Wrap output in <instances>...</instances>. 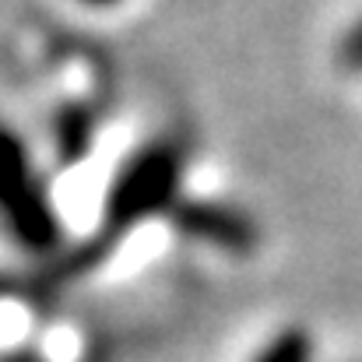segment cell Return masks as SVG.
Masks as SVG:
<instances>
[{"label":"cell","instance_id":"1","mask_svg":"<svg viewBox=\"0 0 362 362\" xmlns=\"http://www.w3.org/2000/svg\"><path fill=\"white\" fill-rule=\"evenodd\" d=\"M183 144L176 141H151L141 151H134L110 183L106 204H103V226L92 240L99 257L110 253V246L130 236L141 222L173 215V208L183 201Z\"/></svg>","mask_w":362,"mask_h":362},{"label":"cell","instance_id":"2","mask_svg":"<svg viewBox=\"0 0 362 362\" xmlns=\"http://www.w3.org/2000/svg\"><path fill=\"white\" fill-rule=\"evenodd\" d=\"M0 229L18 250L42 257L64 240L49 187L39 176L25 137L0 120Z\"/></svg>","mask_w":362,"mask_h":362},{"label":"cell","instance_id":"3","mask_svg":"<svg viewBox=\"0 0 362 362\" xmlns=\"http://www.w3.org/2000/svg\"><path fill=\"white\" fill-rule=\"evenodd\" d=\"M173 222L180 236L226 253H250L257 246V226L253 218L222 201H180L173 208Z\"/></svg>","mask_w":362,"mask_h":362},{"label":"cell","instance_id":"4","mask_svg":"<svg viewBox=\"0 0 362 362\" xmlns=\"http://www.w3.org/2000/svg\"><path fill=\"white\" fill-rule=\"evenodd\" d=\"M92 134H95V123L88 120V113L74 110V113L60 117V120L53 123V148H57V158H60L64 165L81 162V158L88 155V148H92Z\"/></svg>","mask_w":362,"mask_h":362},{"label":"cell","instance_id":"5","mask_svg":"<svg viewBox=\"0 0 362 362\" xmlns=\"http://www.w3.org/2000/svg\"><path fill=\"white\" fill-rule=\"evenodd\" d=\"M313 334L306 327H281L278 334H271L250 362H313Z\"/></svg>","mask_w":362,"mask_h":362},{"label":"cell","instance_id":"6","mask_svg":"<svg viewBox=\"0 0 362 362\" xmlns=\"http://www.w3.org/2000/svg\"><path fill=\"white\" fill-rule=\"evenodd\" d=\"M341 57H345V64H349V67H362V21L352 28V32H349Z\"/></svg>","mask_w":362,"mask_h":362},{"label":"cell","instance_id":"7","mask_svg":"<svg viewBox=\"0 0 362 362\" xmlns=\"http://www.w3.org/2000/svg\"><path fill=\"white\" fill-rule=\"evenodd\" d=\"M4 362H42L39 356H32V352H18V356H7Z\"/></svg>","mask_w":362,"mask_h":362},{"label":"cell","instance_id":"8","mask_svg":"<svg viewBox=\"0 0 362 362\" xmlns=\"http://www.w3.org/2000/svg\"><path fill=\"white\" fill-rule=\"evenodd\" d=\"M85 4H92V7H113L117 0H85Z\"/></svg>","mask_w":362,"mask_h":362}]
</instances>
